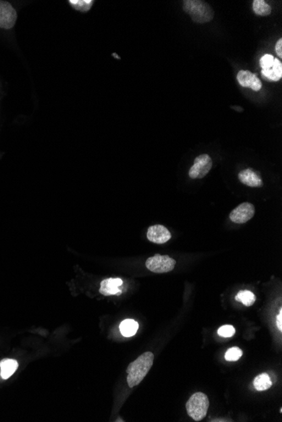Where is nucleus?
I'll use <instances>...</instances> for the list:
<instances>
[{
    "label": "nucleus",
    "instance_id": "1",
    "mask_svg": "<svg viewBox=\"0 0 282 422\" xmlns=\"http://www.w3.org/2000/svg\"><path fill=\"white\" fill-rule=\"evenodd\" d=\"M154 354L151 351L143 353L137 359L131 362L127 368V382L129 387L137 386L145 379L153 365Z\"/></svg>",
    "mask_w": 282,
    "mask_h": 422
},
{
    "label": "nucleus",
    "instance_id": "2",
    "mask_svg": "<svg viewBox=\"0 0 282 422\" xmlns=\"http://www.w3.org/2000/svg\"><path fill=\"white\" fill-rule=\"evenodd\" d=\"M183 8L184 12L189 14L191 19L196 23L204 24L213 19V10L211 6L205 1L184 0Z\"/></svg>",
    "mask_w": 282,
    "mask_h": 422
},
{
    "label": "nucleus",
    "instance_id": "3",
    "mask_svg": "<svg viewBox=\"0 0 282 422\" xmlns=\"http://www.w3.org/2000/svg\"><path fill=\"white\" fill-rule=\"evenodd\" d=\"M209 406L210 401L207 395L201 392L195 393L187 402V412L192 419L200 422L206 417Z\"/></svg>",
    "mask_w": 282,
    "mask_h": 422
},
{
    "label": "nucleus",
    "instance_id": "4",
    "mask_svg": "<svg viewBox=\"0 0 282 422\" xmlns=\"http://www.w3.org/2000/svg\"><path fill=\"white\" fill-rule=\"evenodd\" d=\"M176 266V261L168 256H156L150 257L145 262V267L155 273H167L172 272Z\"/></svg>",
    "mask_w": 282,
    "mask_h": 422
},
{
    "label": "nucleus",
    "instance_id": "5",
    "mask_svg": "<svg viewBox=\"0 0 282 422\" xmlns=\"http://www.w3.org/2000/svg\"><path fill=\"white\" fill-rule=\"evenodd\" d=\"M212 159L208 154H201L195 159L193 166L189 169V175L191 179H202L212 168Z\"/></svg>",
    "mask_w": 282,
    "mask_h": 422
},
{
    "label": "nucleus",
    "instance_id": "6",
    "mask_svg": "<svg viewBox=\"0 0 282 422\" xmlns=\"http://www.w3.org/2000/svg\"><path fill=\"white\" fill-rule=\"evenodd\" d=\"M255 213V206L250 202H244L231 212L229 218L235 224H245L248 221L252 219Z\"/></svg>",
    "mask_w": 282,
    "mask_h": 422
},
{
    "label": "nucleus",
    "instance_id": "7",
    "mask_svg": "<svg viewBox=\"0 0 282 422\" xmlns=\"http://www.w3.org/2000/svg\"><path fill=\"white\" fill-rule=\"evenodd\" d=\"M17 19L16 11L10 3L0 1V28L11 29L15 25Z\"/></svg>",
    "mask_w": 282,
    "mask_h": 422
},
{
    "label": "nucleus",
    "instance_id": "8",
    "mask_svg": "<svg viewBox=\"0 0 282 422\" xmlns=\"http://www.w3.org/2000/svg\"><path fill=\"white\" fill-rule=\"evenodd\" d=\"M171 238H172V234L170 231L166 227L160 224L150 227L147 231V239L151 242L155 243L157 245H163L167 241H169Z\"/></svg>",
    "mask_w": 282,
    "mask_h": 422
},
{
    "label": "nucleus",
    "instance_id": "9",
    "mask_svg": "<svg viewBox=\"0 0 282 422\" xmlns=\"http://www.w3.org/2000/svg\"><path fill=\"white\" fill-rule=\"evenodd\" d=\"M239 85L244 88H250L254 91H260L262 88L261 79L257 74H253L249 70H240L237 75Z\"/></svg>",
    "mask_w": 282,
    "mask_h": 422
},
{
    "label": "nucleus",
    "instance_id": "10",
    "mask_svg": "<svg viewBox=\"0 0 282 422\" xmlns=\"http://www.w3.org/2000/svg\"><path fill=\"white\" fill-rule=\"evenodd\" d=\"M123 281L121 278H107L102 281L99 291L104 296L120 295Z\"/></svg>",
    "mask_w": 282,
    "mask_h": 422
},
{
    "label": "nucleus",
    "instance_id": "11",
    "mask_svg": "<svg viewBox=\"0 0 282 422\" xmlns=\"http://www.w3.org/2000/svg\"><path fill=\"white\" fill-rule=\"evenodd\" d=\"M239 179L242 184L250 187H262L264 185L261 175L250 168L239 172Z\"/></svg>",
    "mask_w": 282,
    "mask_h": 422
},
{
    "label": "nucleus",
    "instance_id": "12",
    "mask_svg": "<svg viewBox=\"0 0 282 422\" xmlns=\"http://www.w3.org/2000/svg\"><path fill=\"white\" fill-rule=\"evenodd\" d=\"M19 364L16 360L5 358L0 362V373L3 379L10 378L17 370Z\"/></svg>",
    "mask_w": 282,
    "mask_h": 422
},
{
    "label": "nucleus",
    "instance_id": "13",
    "mask_svg": "<svg viewBox=\"0 0 282 422\" xmlns=\"http://www.w3.org/2000/svg\"><path fill=\"white\" fill-rule=\"evenodd\" d=\"M261 74L266 79H270L272 81H279L282 77V63L278 58L275 57L274 63L272 68L261 70Z\"/></svg>",
    "mask_w": 282,
    "mask_h": 422
},
{
    "label": "nucleus",
    "instance_id": "14",
    "mask_svg": "<svg viewBox=\"0 0 282 422\" xmlns=\"http://www.w3.org/2000/svg\"><path fill=\"white\" fill-rule=\"evenodd\" d=\"M119 328L123 336L131 337L137 332L139 324L134 319H125L121 323Z\"/></svg>",
    "mask_w": 282,
    "mask_h": 422
},
{
    "label": "nucleus",
    "instance_id": "15",
    "mask_svg": "<svg viewBox=\"0 0 282 422\" xmlns=\"http://www.w3.org/2000/svg\"><path fill=\"white\" fill-rule=\"evenodd\" d=\"M254 386L258 391H265L272 386V379L267 373H262L254 380Z\"/></svg>",
    "mask_w": 282,
    "mask_h": 422
},
{
    "label": "nucleus",
    "instance_id": "16",
    "mask_svg": "<svg viewBox=\"0 0 282 422\" xmlns=\"http://www.w3.org/2000/svg\"><path fill=\"white\" fill-rule=\"evenodd\" d=\"M253 9L260 16H268L272 14V7L264 0H255L253 2Z\"/></svg>",
    "mask_w": 282,
    "mask_h": 422
},
{
    "label": "nucleus",
    "instance_id": "17",
    "mask_svg": "<svg viewBox=\"0 0 282 422\" xmlns=\"http://www.w3.org/2000/svg\"><path fill=\"white\" fill-rule=\"evenodd\" d=\"M236 300L238 302H242L244 305L250 307L255 303L256 297L252 291H249V290H244V291H239V293L236 296Z\"/></svg>",
    "mask_w": 282,
    "mask_h": 422
},
{
    "label": "nucleus",
    "instance_id": "18",
    "mask_svg": "<svg viewBox=\"0 0 282 422\" xmlns=\"http://www.w3.org/2000/svg\"><path fill=\"white\" fill-rule=\"evenodd\" d=\"M69 3L76 10L87 12L91 9V7L93 5L94 1H92V0H69Z\"/></svg>",
    "mask_w": 282,
    "mask_h": 422
},
{
    "label": "nucleus",
    "instance_id": "19",
    "mask_svg": "<svg viewBox=\"0 0 282 422\" xmlns=\"http://www.w3.org/2000/svg\"><path fill=\"white\" fill-rule=\"evenodd\" d=\"M243 356V351L239 347H233L228 350L225 354V359L228 362H236Z\"/></svg>",
    "mask_w": 282,
    "mask_h": 422
},
{
    "label": "nucleus",
    "instance_id": "20",
    "mask_svg": "<svg viewBox=\"0 0 282 422\" xmlns=\"http://www.w3.org/2000/svg\"><path fill=\"white\" fill-rule=\"evenodd\" d=\"M275 57L271 54L264 55L263 57H261L260 61V65H261L262 70H266L269 68H272L274 63Z\"/></svg>",
    "mask_w": 282,
    "mask_h": 422
},
{
    "label": "nucleus",
    "instance_id": "21",
    "mask_svg": "<svg viewBox=\"0 0 282 422\" xmlns=\"http://www.w3.org/2000/svg\"><path fill=\"white\" fill-rule=\"evenodd\" d=\"M234 334H235L234 327L233 325H229V324L223 325L218 330V335H221L222 337H232Z\"/></svg>",
    "mask_w": 282,
    "mask_h": 422
},
{
    "label": "nucleus",
    "instance_id": "22",
    "mask_svg": "<svg viewBox=\"0 0 282 422\" xmlns=\"http://www.w3.org/2000/svg\"><path fill=\"white\" fill-rule=\"evenodd\" d=\"M276 52H277V56L280 57H282V39L280 38L277 41L276 44Z\"/></svg>",
    "mask_w": 282,
    "mask_h": 422
},
{
    "label": "nucleus",
    "instance_id": "23",
    "mask_svg": "<svg viewBox=\"0 0 282 422\" xmlns=\"http://www.w3.org/2000/svg\"><path fill=\"white\" fill-rule=\"evenodd\" d=\"M277 327H278V329H279L280 331L282 332V308L280 309L279 313H278V315L277 317Z\"/></svg>",
    "mask_w": 282,
    "mask_h": 422
}]
</instances>
